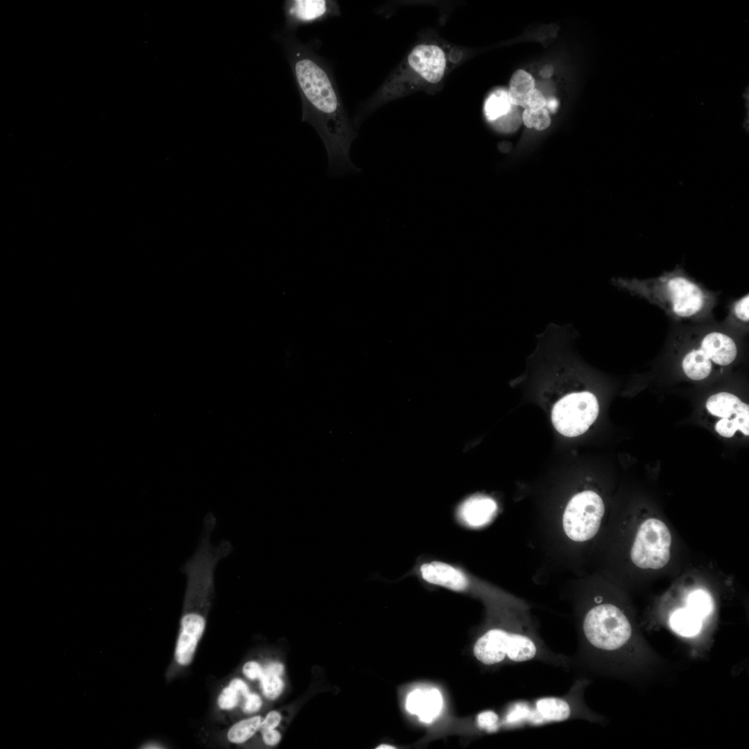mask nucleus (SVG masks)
<instances>
[{
	"label": "nucleus",
	"instance_id": "obj_1",
	"mask_svg": "<svg viewBox=\"0 0 749 749\" xmlns=\"http://www.w3.org/2000/svg\"><path fill=\"white\" fill-rule=\"evenodd\" d=\"M302 102V122L309 123L320 137L327 154L331 175L359 171L350 157L357 135L341 100L331 68L317 52L319 41L304 43L295 33L283 29L277 35Z\"/></svg>",
	"mask_w": 749,
	"mask_h": 749
},
{
	"label": "nucleus",
	"instance_id": "obj_2",
	"mask_svg": "<svg viewBox=\"0 0 749 749\" xmlns=\"http://www.w3.org/2000/svg\"><path fill=\"white\" fill-rule=\"evenodd\" d=\"M449 54L434 42H423L409 53L402 63L384 81L377 92L363 104L354 121L384 103L404 94V91L437 85L449 69Z\"/></svg>",
	"mask_w": 749,
	"mask_h": 749
},
{
	"label": "nucleus",
	"instance_id": "obj_3",
	"mask_svg": "<svg viewBox=\"0 0 749 749\" xmlns=\"http://www.w3.org/2000/svg\"><path fill=\"white\" fill-rule=\"evenodd\" d=\"M583 632L592 646L614 651L627 642L632 629L620 609L611 604H601L592 608L585 615Z\"/></svg>",
	"mask_w": 749,
	"mask_h": 749
},
{
	"label": "nucleus",
	"instance_id": "obj_4",
	"mask_svg": "<svg viewBox=\"0 0 749 749\" xmlns=\"http://www.w3.org/2000/svg\"><path fill=\"white\" fill-rule=\"evenodd\" d=\"M473 651L481 662L491 665L501 662L506 657L517 662L530 660L535 657L537 649L527 636L492 629L476 641Z\"/></svg>",
	"mask_w": 749,
	"mask_h": 749
},
{
	"label": "nucleus",
	"instance_id": "obj_5",
	"mask_svg": "<svg viewBox=\"0 0 749 749\" xmlns=\"http://www.w3.org/2000/svg\"><path fill=\"white\" fill-rule=\"evenodd\" d=\"M599 410L598 400L592 393H570L553 406L552 423L562 435L576 437L587 431L597 418Z\"/></svg>",
	"mask_w": 749,
	"mask_h": 749
},
{
	"label": "nucleus",
	"instance_id": "obj_6",
	"mask_svg": "<svg viewBox=\"0 0 749 749\" xmlns=\"http://www.w3.org/2000/svg\"><path fill=\"white\" fill-rule=\"evenodd\" d=\"M605 512L601 497L591 490L574 495L565 510L562 525L569 538L583 542L592 538L599 531Z\"/></svg>",
	"mask_w": 749,
	"mask_h": 749
},
{
	"label": "nucleus",
	"instance_id": "obj_7",
	"mask_svg": "<svg viewBox=\"0 0 749 749\" xmlns=\"http://www.w3.org/2000/svg\"><path fill=\"white\" fill-rule=\"evenodd\" d=\"M671 535L662 521L651 518L639 527L630 551L633 563L642 569H657L670 558Z\"/></svg>",
	"mask_w": 749,
	"mask_h": 749
},
{
	"label": "nucleus",
	"instance_id": "obj_8",
	"mask_svg": "<svg viewBox=\"0 0 749 749\" xmlns=\"http://www.w3.org/2000/svg\"><path fill=\"white\" fill-rule=\"evenodd\" d=\"M284 30L295 33L298 28L341 15L334 0H286L282 7Z\"/></svg>",
	"mask_w": 749,
	"mask_h": 749
},
{
	"label": "nucleus",
	"instance_id": "obj_9",
	"mask_svg": "<svg viewBox=\"0 0 749 749\" xmlns=\"http://www.w3.org/2000/svg\"><path fill=\"white\" fill-rule=\"evenodd\" d=\"M181 630L175 648V659L181 665L189 664L206 624L205 617L198 612H186L181 619Z\"/></svg>",
	"mask_w": 749,
	"mask_h": 749
},
{
	"label": "nucleus",
	"instance_id": "obj_10",
	"mask_svg": "<svg viewBox=\"0 0 749 749\" xmlns=\"http://www.w3.org/2000/svg\"><path fill=\"white\" fill-rule=\"evenodd\" d=\"M673 310L679 316L688 317L702 308L703 295L694 283L682 277H675L668 282Z\"/></svg>",
	"mask_w": 749,
	"mask_h": 749
},
{
	"label": "nucleus",
	"instance_id": "obj_11",
	"mask_svg": "<svg viewBox=\"0 0 749 749\" xmlns=\"http://www.w3.org/2000/svg\"><path fill=\"white\" fill-rule=\"evenodd\" d=\"M420 573L426 582L454 591L464 590L468 585L467 576L461 570L440 561L422 564Z\"/></svg>",
	"mask_w": 749,
	"mask_h": 749
},
{
	"label": "nucleus",
	"instance_id": "obj_12",
	"mask_svg": "<svg viewBox=\"0 0 749 749\" xmlns=\"http://www.w3.org/2000/svg\"><path fill=\"white\" fill-rule=\"evenodd\" d=\"M442 698L437 689H418L411 692L406 698V708L416 714L424 723H431L440 714Z\"/></svg>",
	"mask_w": 749,
	"mask_h": 749
},
{
	"label": "nucleus",
	"instance_id": "obj_13",
	"mask_svg": "<svg viewBox=\"0 0 749 749\" xmlns=\"http://www.w3.org/2000/svg\"><path fill=\"white\" fill-rule=\"evenodd\" d=\"M497 510V505L493 499L483 495H475L461 503L458 509V516L465 525L478 528L490 522Z\"/></svg>",
	"mask_w": 749,
	"mask_h": 749
},
{
	"label": "nucleus",
	"instance_id": "obj_14",
	"mask_svg": "<svg viewBox=\"0 0 749 749\" xmlns=\"http://www.w3.org/2000/svg\"><path fill=\"white\" fill-rule=\"evenodd\" d=\"M706 408L714 416L729 419L737 417L749 427L748 404L732 393L722 392L712 395L706 402Z\"/></svg>",
	"mask_w": 749,
	"mask_h": 749
},
{
	"label": "nucleus",
	"instance_id": "obj_15",
	"mask_svg": "<svg viewBox=\"0 0 749 749\" xmlns=\"http://www.w3.org/2000/svg\"><path fill=\"white\" fill-rule=\"evenodd\" d=\"M700 349L711 361L721 365L731 363L737 354L734 341L730 336L720 332H712L706 335L701 343Z\"/></svg>",
	"mask_w": 749,
	"mask_h": 749
},
{
	"label": "nucleus",
	"instance_id": "obj_16",
	"mask_svg": "<svg viewBox=\"0 0 749 749\" xmlns=\"http://www.w3.org/2000/svg\"><path fill=\"white\" fill-rule=\"evenodd\" d=\"M513 106L510 103L508 90L502 88L497 89L490 93L485 101L483 107L485 117L488 122L492 124L506 116Z\"/></svg>",
	"mask_w": 749,
	"mask_h": 749
},
{
	"label": "nucleus",
	"instance_id": "obj_17",
	"mask_svg": "<svg viewBox=\"0 0 749 749\" xmlns=\"http://www.w3.org/2000/svg\"><path fill=\"white\" fill-rule=\"evenodd\" d=\"M702 619L688 608H680L672 613L669 619L671 628L683 637L697 635L702 627Z\"/></svg>",
	"mask_w": 749,
	"mask_h": 749
},
{
	"label": "nucleus",
	"instance_id": "obj_18",
	"mask_svg": "<svg viewBox=\"0 0 749 749\" xmlns=\"http://www.w3.org/2000/svg\"><path fill=\"white\" fill-rule=\"evenodd\" d=\"M685 374L691 379L698 381L707 377L712 371L709 358L702 349L689 352L682 361Z\"/></svg>",
	"mask_w": 749,
	"mask_h": 749
},
{
	"label": "nucleus",
	"instance_id": "obj_19",
	"mask_svg": "<svg viewBox=\"0 0 749 749\" xmlns=\"http://www.w3.org/2000/svg\"><path fill=\"white\" fill-rule=\"evenodd\" d=\"M535 89L533 76L523 69L517 70L510 80L508 90L512 105L522 107L529 93Z\"/></svg>",
	"mask_w": 749,
	"mask_h": 749
},
{
	"label": "nucleus",
	"instance_id": "obj_20",
	"mask_svg": "<svg viewBox=\"0 0 749 749\" xmlns=\"http://www.w3.org/2000/svg\"><path fill=\"white\" fill-rule=\"evenodd\" d=\"M538 713L545 719L550 721H563L571 713L569 704L558 698H544L536 703Z\"/></svg>",
	"mask_w": 749,
	"mask_h": 749
},
{
	"label": "nucleus",
	"instance_id": "obj_21",
	"mask_svg": "<svg viewBox=\"0 0 749 749\" xmlns=\"http://www.w3.org/2000/svg\"><path fill=\"white\" fill-rule=\"evenodd\" d=\"M261 718L255 716L234 724L227 733L228 739L235 743H243L249 739L260 728Z\"/></svg>",
	"mask_w": 749,
	"mask_h": 749
},
{
	"label": "nucleus",
	"instance_id": "obj_22",
	"mask_svg": "<svg viewBox=\"0 0 749 749\" xmlns=\"http://www.w3.org/2000/svg\"><path fill=\"white\" fill-rule=\"evenodd\" d=\"M686 608L703 619L713 610L712 598L704 589L694 590L687 598Z\"/></svg>",
	"mask_w": 749,
	"mask_h": 749
},
{
	"label": "nucleus",
	"instance_id": "obj_23",
	"mask_svg": "<svg viewBox=\"0 0 749 749\" xmlns=\"http://www.w3.org/2000/svg\"><path fill=\"white\" fill-rule=\"evenodd\" d=\"M522 119L527 128H535L537 130L546 129L551 123L549 112L545 108L537 110L524 109L522 114Z\"/></svg>",
	"mask_w": 749,
	"mask_h": 749
},
{
	"label": "nucleus",
	"instance_id": "obj_24",
	"mask_svg": "<svg viewBox=\"0 0 749 749\" xmlns=\"http://www.w3.org/2000/svg\"><path fill=\"white\" fill-rule=\"evenodd\" d=\"M522 121V114H520L519 110L517 106L514 105L506 116L490 124V126L499 132L510 133L515 131Z\"/></svg>",
	"mask_w": 749,
	"mask_h": 749
},
{
	"label": "nucleus",
	"instance_id": "obj_25",
	"mask_svg": "<svg viewBox=\"0 0 749 749\" xmlns=\"http://www.w3.org/2000/svg\"><path fill=\"white\" fill-rule=\"evenodd\" d=\"M715 430L723 437L732 438L737 430L745 436L749 435V427H746L738 418H722L715 425Z\"/></svg>",
	"mask_w": 749,
	"mask_h": 749
},
{
	"label": "nucleus",
	"instance_id": "obj_26",
	"mask_svg": "<svg viewBox=\"0 0 749 749\" xmlns=\"http://www.w3.org/2000/svg\"><path fill=\"white\" fill-rule=\"evenodd\" d=\"M264 695L270 699H275L282 692L283 682L279 675L263 672L260 678Z\"/></svg>",
	"mask_w": 749,
	"mask_h": 749
},
{
	"label": "nucleus",
	"instance_id": "obj_27",
	"mask_svg": "<svg viewBox=\"0 0 749 749\" xmlns=\"http://www.w3.org/2000/svg\"><path fill=\"white\" fill-rule=\"evenodd\" d=\"M238 703V692L230 686L225 688L218 697V703L223 709L234 708Z\"/></svg>",
	"mask_w": 749,
	"mask_h": 749
},
{
	"label": "nucleus",
	"instance_id": "obj_28",
	"mask_svg": "<svg viewBox=\"0 0 749 749\" xmlns=\"http://www.w3.org/2000/svg\"><path fill=\"white\" fill-rule=\"evenodd\" d=\"M546 103V99L542 93L535 88L526 98L522 107L524 109L537 110L544 108Z\"/></svg>",
	"mask_w": 749,
	"mask_h": 749
},
{
	"label": "nucleus",
	"instance_id": "obj_29",
	"mask_svg": "<svg viewBox=\"0 0 749 749\" xmlns=\"http://www.w3.org/2000/svg\"><path fill=\"white\" fill-rule=\"evenodd\" d=\"M749 295H747L741 299L735 305L734 311L737 316L743 320H749Z\"/></svg>",
	"mask_w": 749,
	"mask_h": 749
},
{
	"label": "nucleus",
	"instance_id": "obj_30",
	"mask_svg": "<svg viewBox=\"0 0 749 749\" xmlns=\"http://www.w3.org/2000/svg\"><path fill=\"white\" fill-rule=\"evenodd\" d=\"M243 673L250 679H260L263 674V669L255 662H248L243 668Z\"/></svg>",
	"mask_w": 749,
	"mask_h": 749
},
{
	"label": "nucleus",
	"instance_id": "obj_31",
	"mask_svg": "<svg viewBox=\"0 0 749 749\" xmlns=\"http://www.w3.org/2000/svg\"><path fill=\"white\" fill-rule=\"evenodd\" d=\"M261 705V700L260 697L255 694H248L246 696V703L243 707V711L246 713L255 712L259 709Z\"/></svg>",
	"mask_w": 749,
	"mask_h": 749
},
{
	"label": "nucleus",
	"instance_id": "obj_32",
	"mask_svg": "<svg viewBox=\"0 0 749 749\" xmlns=\"http://www.w3.org/2000/svg\"><path fill=\"white\" fill-rule=\"evenodd\" d=\"M281 719V716L277 712H271L268 714L263 722H261L259 729L261 732L272 730L276 728Z\"/></svg>",
	"mask_w": 749,
	"mask_h": 749
},
{
	"label": "nucleus",
	"instance_id": "obj_33",
	"mask_svg": "<svg viewBox=\"0 0 749 749\" xmlns=\"http://www.w3.org/2000/svg\"><path fill=\"white\" fill-rule=\"evenodd\" d=\"M261 733L264 742L268 746L276 745L281 739L280 734L273 729L264 731Z\"/></svg>",
	"mask_w": 749,
	"mask_h": 749
},
{
	"label": "nucleus",
	"instance_id": "obj_34",
	"mask_svg": "<svg viewBox=\"0 0 749 749\" xmlns=\"http://www.w3.org/2000/svg\"><path fill=\"white\" fill-rule=\"evenodd\" d=\"M497 716L493 712H484L479 716L480 725L489 728L493 725L497 721Z\"/></svg>",
	"mask_w": 749,
	"mask_h": 749
},
{
	"label": "nucleus",
	"instance_id": "obj_35",
	"mask_svg": "<svg viewBox=\"0 0 749 749\" xmlns=\"http://www.w3.org/2000/svg\"><path fill=\"white\" fill-rule=\"evenodd\" d=\"M230 686L234 689L238 693L240 692L245 697L249 694L248 688L246 684L240 679H234L231 681Z\"/></svg>",
	"mask_w": 749,
	"mask_h": 749
},
{
	"label": "nucleus",
	"instance_id": "obj_36",
	"mask_svg": "<svg viewBox=\"0 0 749 749\" xmlns=\"http://www.w3.org/2000/svg\"><path fill=\"white\" fill-rule=\"evenodd\" d=\"M283 666L279 663H272L267 665L263 672L279 675L283 672Z\"/></svg>",
	"mask_w": 749,
	"mask_h": 749
},
{
	"label": "nucleus",
	"instance_id": "obj_37",
	"mask_svg": "<svg viewBox=\"0 0 749 749\" xmlns=\"http://www.w3.org/2000/svg\"><path fill=\"white\" fill-rule=\"evenodd\" d=\"M559 106V102L557 98L554 97H550L546 99L545 109L550 113L554 114L557 112Z\"/></svg>",
	"mask_w": 749,
	"mask_h": 749
},
{
	"label": "nucleus",
	"instance_id": "obj_38",
	"mask_svg": "<svg viewBox=\"0 0 749 749\" xmlns=\"http://www.w3.org/2000/svg\"><path fill=\"white\" fill-rule=\"evenodd\" d=\"M553 73V67L551 64L544 65L540 71V76L544 78H550Z\"/></svg>",
	"mask_w": 749,
	"mask_h": 749
},
{
	"label": "nucleus",
	"instance_id": "obj_39",
	"mask_svg": "<svg viewBox=\"0 0 749 749\" xmlns=\"http://www.w3.org/2000/svg\"><path fill=\"white\" fill-rule=\"evenodd\" d=\"M390 748H395V747L389 746V745H381V746L377 747V749H390Z\"/></svg>",
	"mask_w": 749,
	"mask_h": 749
}]
</instances>
